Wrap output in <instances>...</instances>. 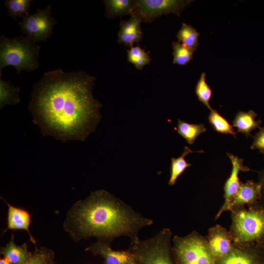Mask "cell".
Instances as JSON below:
<instances>
[{
  "label": "cell",
  "mask_w": 264,
  "mask_h": 264,
  "mask_svg": "<svg viewBox=\"0 0 264 264\" xmlns=\"http://www.w3.org/2000/svg\"><path fill=\"white\" fill-rule=\"evenodd\" d=\"M96 79L84 71L45 72L33 87L29 110L44 135L85 141L94 132L102 105L92 94Z\"/></svg>",
  "instance_id": "1"
},
{
  "label": "cell",
  "mask_w": 264,
  "mask_h": 264,
  "mask_svg": "<svg viewBox=\"0 0 264 264\" xmlns=\"http://www.w3.org/2000/svg\"><path fill=\"white\" fill-rule=\"evenodd\" d=\"M154 221L105 190L91 192L73 204L63 222L64 230L75 242L94 237L110 242L122 236L131 243L137 241L139 231Z\"/></svg>",
  "instance_id": "2"
},
{
  "label": "cell",
  "mask_w": 264,
  "mask_h": 264,
  "mask_svg": "<svg viewBox=\"0 0 264 264\" xmlns=\"http://www.w3.org/2000/svg\"><path fill=\"white\" fill-rule=\"evenodd\" d=\"M229 231L234 244L240 247H260L264 245V207L260 205L231 212Z\"/></svg>",
  "instance_id": "3"
},
{
  "label": "cell",
  "mask_w": 264,
  "mask_h": 264,
  "mask_svg": "<svg viewBox=\"0 0 264 264\" xmlns=\"http://www.w3.org/2000/svg\"><path fill=\"white\" fill-rule=\"evenodd\" d=\"M40 47L37 43L21 35L9 38L0 37V76L7 66H14L18 74L22 70L31 71L39 66L38 57Z\"/></svg>",
  "instance_id": "4"
},
{
  "label": "cell",
  "mask_w": 264,
  "mask_h": 264,
  "mask_svg": "<svg viewBox=\"0 0 264 264\" xmlns=\"http://www.w3.org/2000/svg\"><path fill=\"white\" fill-rule=\"evenodd\" d=\"M172 238L171 229L164 228L153 237L131 243L136 264H174Z\"/></svg>",
  "instance_id": "5"
},
{
  "label": "cell",
  "mask_w": 264,
  "mask_h": 264,
  "mask_svg": "<svg viewBox=\"0 0 264 264\" xmlns=\"http://www.w3.org/2000/svg\"><path fill=\"white\" fill-rule=\"evenodd\" d=\"M172 252L176 264H217L206 237L194 231L172 238Z\"/></svg>",
  "instance_id": "6"
},
{
  "label": "cell",
  "mask_w": 264,
  "mask_h": 264,
  "mask_svg": "<svg viewBox=\"0 0 264 264\" xmlns=\"http://www.w3.org/2000/svg\"><path fill=\"white\" fill-rule=\"evenodd\" d=\"M57 22L51 16V6L38 9L32 14L24 16L19 22L22 35L37 42H44L50 37Z\"/></svg>",
  "instance_id": "7"
},
{
  "label": "cell",
  "mask_w": 264,
  "mask_h": 264,
  "mask_svg": "<svg viewBox=\"0 0 264 264\" xmlns=\"http://www.w3.org/2000/svg\"><path fill=\"white\" fill-rule=\"evenodd\" d=\"M191 0H138L137 10L143 21L151 23L158 17L173 13L180 17L181 11Z\"/></svg>",
  "instance_id": "8"
},
{
  "label": "cell",
  "mask_w": 264,
  "mask_h": 264,
  "mask_svg": "<svg viewBox=\"0 0 264 264\" xmlns=\"http://www.w3.org/2000/svg\"><path fill=\"white\" fill-rule=\"evenodd\" d=\"M206 239L216 261L217 260L220 261L227 256L234 246L230 232L220 224H217L208 229Z\"/></svg>",
  "instance_id": "9"
},
{
  "label": "cell",
  "mask_w": 264,
  "mask_h": 264,
  "mask_svg": "<svg viewBox=\"0 0 264 264\" xmlns=\"http://www.w3.org/2000/svg\"><path fill=\"white\" fill-rule=\"evenodd\" d=\"M109 242L98 240L89 244L85 249L94 256L104 259L103 264H136L133 254L129 248L126 250L112 249Z\"/></svg>",
  "instance_id": "10"
},
{
  "label": "cell",
  "mask_w": 264,
  "mask_h": 264,
  "mask_svg": "<svg viewBox=\"0 0 264 264\" xmlns=\"http://www.w3.org/2000/svg\"><path fill=\"white\" fill-rule=\"evenodd\" d=\"M226 154L231 162L232 168L231 174L224 185V201L218 211L215 220L219 218L223 213L228 211L230 202L237 193L241 183L239 177L240 172H247L250 170L248 167L243 165V159L231 153H227Z\"/></svg>",
  "instance_id": "11"
},
{
  "label": "cell",
  "mask_w": 264,
  "mask_h": 264,
  "mask_svg": "<svg viewBox=\"0 0 264 264\" xmlns=\"http://www.w3.org/2000/svg\"><path fill=\"white\" fill-rule=\"evenodd\" d=\"M262 197L261 185L259 182L247 180L241 182L239 189L232 198L228 207L230 212L245 207L258 205Z\"/></svg>",
  "instance_id": "12"
},
{
  "label": "cell",
  "mask_w": 264,
  "mask_h": 264,
  "mask_svg": "<svg viewBox=\"0 0 264 264\" xmlns=\"http://www.w3.org/2000/svg\"><path fill=\"white\" fill-rule=\"evenodd\" d=\"M137 8L130 15L129 20H121L120 23L118 43L130 47L135 43L138 44L143 38L141 23L143 21Z\"/></svg>",
  "instance_id": "13"
},
{
  "label": "cell",
  "mask_w": 264,
  "mask_h": 264,
  "mask_svg": "<svg viewBox=\"0 0 264 264\" xmlns=\"http://www.w3.org/2000/svg\"><path fill=\"white\" fill-rule=\"evenodd\" d=\"M8 206L7 227L2 234L8 230H23L26 231L29 236L31 242L36 247V242L31 234L29 228L31 222V216L28 211L23 209L16 207L8 203L1 198Z\"/></svg>",
  "instance_id": "14"
},
{
  "label": "cell",
  "mask_w": 264,
  "mask_h": 264,
  "mask_svg": "<svg viewBox=\"0 0 264 264\" xmlns=\"http://www.w3.org/2000/svg\"><path fill=\"white\" fill-rule=\"evenodd\" d=\"M261 247L234 246L231 252L220 261L219 264H263Z\"/></svg>",
  "instance_id": "15"
},
{
  "label": "cell",
  "mask_w": 264,
  "mask_h": 264,
  "mask_svg": "<svg viewBox=\"0 0 264 264\" xmlns=\"http://www.w3.org/2000/svg\"><path fill=\"white\" fill-rule=\"evenodd\" d=\"M0 253L11 264H21L28 260L31 252L28 251L26 243L17 245L15 242L14 236L12 234L10 240L5 246L0 247Z\"/></svg>",
  "instance_id": "16"
},
{
  "label": "cell",
  "mask_w": 264,
  "mask_h": 264,
  "mask_svg": "<svg viewBox=\"0 0 264 264\" xmlns=\"http://www.w3.org/2000/svg\"><path fill=\"white\" fill-rule=\"evenodd\" d=\"M103 3L108 18L131 15L137 7V0H105Z\"/></svg>",
  "instance_id": "17"
},
{
  "label": "cell",
  "mask_w": 264,
  "mask_h": 264,
  "mask_svg": "<svg viewBox=\"0 0 264 264\" xmlns=\"http://www.w3.org/2000/svg\"><path fill=\"white\" fill-rule=\"evenodd\" d=\"M257 114L252 110L247 112L239 111L233 121V127L237 128L236 132H242L246 136H251V132L257 128H260V120H256Z\"/></svg>",
  "instance_id": "18"
},
{
  "label": "cell",
  "mask_w": 264,
  "mask_h": 264,
  "mask_svg": "<svg viewBox=\"0 0 264 264\" xmlns=\"http://www.w3.org/2000/svg\"><path fill=\"white\" fill-rule=\"evenodd\" d=\"M176 131L189 144L193 145L197 138L206 131V128L202 123H189L179 119L177 120Z\"/></svg>",
  "instance_id": "19"
},
{
  "label": "cell",
  "mask_w": 264,
  "mask_h": 264,
  "mask_svg": "<svg viewBox=\"0 0 264 264\" xmlns=\"http://www.w3.org/2000/svg\"><path fill=\"white\" fill-rule=\"evenodd\" d=\"M20 88L9 81H4L0 76V108L6 105H14L20 101Z\"/></svg>",
  "instance_id": "20"
},
{
  "label": "cell",
  "mask_w": 264,
  "mask_h": 264,
  "mask_svg": "<svg viewBox=\"0 0 264 264\" xmlns=\"http://www.w3.org/2000/svg\"><path fill=\"white\" fill-rule=\"evenodd\" d=\"M194 152L188 147L185 146L184 150L180 156L177 158L172 157L171 158L170 176L168 182L169 185H174L176 183V180L178 177L188 168L192 166L191 164L186 161L185 157L187 154Z\"/></svg>",
  "instance_id": "21"
},
{
  "label": "cell",
  "mask_w": 264,
  "mask_h": 264,
  "mask_svg": "<svg viewBox=\"0 0 264 264\" xmlns=\"http://www.w3.org/2000/svg\"><path fill=\"white\" fill-rule=\"evenodd\" d=\"M199 33L192 25L183 22L176 37L178 41L185 46L196 50L199 44Z\"/></svg>",
  "instance_id": "22"
},
{
  "label": "cell",
  "mask_w": 264,
  "mask_h": 264,
  "mask_svg": "<svg viewBox=\"0 0 264 264\" xmlns=\"http://www.w3.org/2000/svg\"><path fill=\"white\" fill-rule=\"evenodd\" d=\"M208 119L213 129L217 132L230 134L236 137L237 132L234 131L233 126L216 110L212 109L210 110Z\"/></svg>",
  "instance_id": "23"
},
{
  "label": "cell",
  "mask_w": 264,
  "mask_h": 264,
  "mask_svg": "<svg viewBox=\"0 0 264 264\" xmlns=\"http://www.w3.org/2000/svg\"><path fill=\"white\" fill-rule=\"evenodd\" d=\"M127 60L134 65L137 69H142L146 65L149 64L152 60L148 53L139 45L132 46L127 50Z\"/></svg>",
  "instance_id": "24"
},
{
  "label": "cell",
  "mask_w": 264,
  "mask_h": 264,
  "mask_svg": "<svg viewBox=\"0 0 264 264\" xmlns=\"http://www.w3.org/2000/svg\"><path fill=\"white\" fill-rule=\"evenodd\" d=\"M32 0H7L5 6L8 9L7 14L13 19L29 15Z\"/></svg>",
  "instance_id": "25"
},
{
  "label": "cell",
  "mask_w": 264,
  "mask_h": 264,
  "mask_svg": "<svg viewBox=\"0 0 264 264\" xmlns=\"http://www.w3.org/2000/svg\"><path fill=\"white\" fill-rule=\"evenodd\" d=\"M174 57L173 64L180 66H185L192 60L195 50L190 49L179 41L172 43Z\"/></svg>",
  "instance_id": "26"
},
{
  "label": "cell",
  "mask_w": 264,
  "mask_h": 264,
  "mask_svg": "<svg viewBox=\"0 0 264 264\" xmlns=\"http://www.w3.org/2000/svg\"><path fill=\"white\" fill-rule=\"evenodd\" d=\"M54 253L50 249L42 246L36 248L27 261L21 264H54Z\"/></svg>",
  "instance_id": "27"
},
{
  "label": "cell",
  "mask_w": 264,
  "mask_h": 264,
  "mask_svg": "<svg viewBox=\"0 0 264 264\" xmlns=\"http://www.w3.org/2000/svg\"><path fill=\"white\" fill-rule=\"evenodd\" d=\"M206 73L202 72L197 83L195 93L198 100L210 110H212L209 102L212 96V90L206 82Z\"/></svg>",
  "instance_id": "28"
},
{
  "label": "cell",
  "mask_w": 264,
  "mask_h": 264,
  "mask_svg": "<svg viewBox=\"0 0 264 264\" xmlns=\"http://www.w3.org/2000/svg\"><path fill=\"white\" fill-rule=\"evenodd\" d=\"M251 149H257L264 155V127L261 128L254 135Z\"/></svg>",
  "instance_id": "29"
},
{
  "label": "cell",
  "mask_w": 264,
  "mask_h": 264,
  "mask_svg": "<svg viewBox=\"0 0 264 264\" xmlns=\"http://www.w3.org/2000/svg\"><path fill=\"white\" fill-rule=\"evenodd\" d=\"M259 183L261 185L262 197L258 205L264 207V169L260 174Z\"/></svg>",
  "instance_id": "30"
},
{
  "label": "cell",
  "mask_w": 264,
  "mask_h": 264,
  "mask_svg": "<svg viewBox=\"0 0 264 264\" xmlns=\"http://www.w3.org/2000/svg\"><path fill=\"white\" fill-rule=\"evenodd\" d=\"M0 264H11L9 261L6 258H1L0 260Z\"/></svg>",
  "instance_id": "31"
},
{
  "label": "cell",
  "mask_w": 264,
  "mask_h": 264,
  "mask_svg": "<svg viewBox=\"0 0 264 264\" xmlns=\"http://www.w3.org/2000/svg\"><path fill=\"white\" fill-rule=\"evenodd\" d=\"M261 253L263 261V263L264 264V245L261 247Z\"/></svg>",
  "instance_id": "32"
},
{
  "label": "cell",
  "mask_w": 264,
  "mask_h": 264,
  "mask_svg": "<svg viewBox=\"0 0 264 264\" xmlns=\"http://www.w3.org/2000/svg\"><path fill=\"white\" fill-rule=\"evenodd\" d=\"M54 264H57V263H56L55 262V263H54Z\"/></svg>",
  "instance_id": "33"
}]
</instances>
